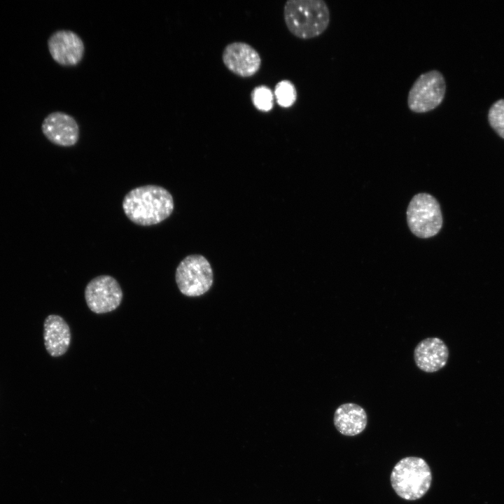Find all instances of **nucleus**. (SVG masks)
Returning <instances> with one entry per match:
<instances>
[{
    "instance_id": "4468645a",
    "label": "nucleus",
    "mask_w": 504,
    "mask_h": 504,
    "mask_svg": "<svg viewBox=\"0 0 504 504\" xmlns=\"http://www.w3.org/2000/svg\"><path fill=\"white\" fill-rule=\"evenodd\" d=\"M274 95L280 106L289 108L295 103L298 92L295 85L290 80L285 79L276 84Z\"/></svg>"
},
{
    "instance_id": "9d476101",
    "label": "nucleus",
    "mask_w": 504,
    "mask_h": 504,
    "mask_svg": "<svg viewBox=\"0 0 504 504\" xmlns=\"http://www.w3.org/2000/svg\"><path fill=\"white\" fill-rule=\"evenodd\" d=\"M41 131L49 141L59 146H73L79 139L77 121L62 111H54L46 115L41 124Z\"/></svg>"
},
{
    "instance_id": "423d86ee",
    "label": "nucleus",
    "mask_w": 504,
    "mask_h": 504,
    "mask_svg": "<svg viewBox=\"0 0 504 504\" xmlns=\"http://www.w3.org/2000/svg\"><path fill=\"white\" fill-rule=\"evenodd\" d=\"M213 271L207 259L192 254L184 258L175 272L180 292L188 297H197L206 293L213 284Z\"/></svg>"
},
{
    "instance_id": "f257e3e1",
    "label": "nucleus",
    "mask_w": 504,
    "mask_h": 504,
    "mask_svg": "<svg viewBox=\"0 0 504 504\" xmlns=\"http://www.w3.org/2000/svg\"><path fill=\"white\" fill-rule=\"evenodd\" d=\"M172 194L164 188L145 185L129 191L123 198L122 209L132 223L141 226L158 224L172 214Z\"/></svg>"
},
{
    "instance_id": "2eb2a0df",
    "label": "nucleus",
    "mask_w": 504,
    "mask_h": 504,
    "mask_svg": "<svg viewBox=\"0 0 504 504\" xmlns=\"http://www.w3.org/2000/svg\"><path fill=\"white\" fill-rule=\"evenodd\" d=\"M251 98L254 107L260 111L268 112L274 106V93L266 85H260L254 88Z\"/></svg>"
},
{
    "instance_id": "0eeeda50",
    "label": "nucleus",
    "mask_w": 504,
    "mask_h": 504,
    "mask_svg": "<svg viewBox=\"0 0 504 504\" xmlns=\"http://www.w3.org/2000/svg\"><path fill=\"white\" fill-rule=\"evenodd\" d=\"M85 300L88 308L95 314H106L116 309L123 298L118 281L110 275H99L87 284Z\"/></svg>"
},
{
    "instance_id": "39448f33",
    "label": "nucleus",
    "mask_w": 504,
    "mask_h": 504,
    "mask_svg": "<svg viewBox=\"0 0 504 504\" xmlns=\"http://www.w3.org/2000/svg\"><path fill=\"white\" fill-rule=\"evenodd\" d=\"M446 81L437 69L421 74L411 86L407 99L408 108L416 113H425L438 108L446 94Z\"/></svg>"
},
{
    "instance_id": "f8f14e48",
    "label": "nucleus",
    "mask_w": 504,
    "mask_h": 504,
    "mask_svg": "<svg viewBox=\"0 0 504 504\" xmlns=\"http://www.w3.org/2000/svg\"><path fill=\"white\" fill-rule=\"evenodd\" d=\"M71 339V330L65 320L56 314L48 315L43 323V340L47 352L52 357L64 355Z\"/></svg>"
},
{
    "instance_id": "ddd939ff",
    "label": "nucleus",
    "mask_w": 504,
    "mask_h": 504,
    "mask_svg": "<svg viewBox=\"0 0 504 504\" xmlns=\"http://www.w3.org/2000/svg\"><path fill=\"white\" fill-rule=\"evenodd\" d=\"M333 422L336 429L346 436H355L361 433L368 424L365 410L358 404L344 403L335 411Z\"/></svg>"
},
{
    "instance_id": "1a4fd4ad",
    "label": "nucleus",
    "mask_w": 504,
    "mask_h": 504,
    "mask_svg": "<svg viewBox=\"0 0 504 504\" xmlns=\"http://www.w3.org/2000/svg\"><path fill=\"white\" fill-rule=\"evenodd\" d=\"M48 48L53 60L64 66L77 65L85 53L81 38L76 32L67 29L52 33L48 39Z\"/></svg>"
},
{
    "instance_id": "20e7f679",
    "label": "nucleus",
    "mask_w": 504,
    "mask_h": 504,
    "mask_svg": "<svg viewBox=\"0 0 504 504\" xmlns=\"http://www.w3.org/2000/svg\"><path fill=\"white\" fill-rule=\"evenodd\" d=\"M407 221L410 231L417 237L427 239L438 234L443 220L438 200L428 193L415 195L407 209Z\"/></svg>"
},
{
    "instance_id": "dca6fc26",
    "label": "nucleus",
    "mask_w": 504,
    "mask_h": 504,
    "mask_svg": "<svg viewBox=\"0 0 504 504\" xmlns=\"http://www.w3.org/2000/svg\"><path fill=\"white\" fill-rule=\"evenodd\" d=\"M488 117L493 129L504 139V99L496 101L491 106Z\"/></svg>"
},
{
    "instance_id": "f03ea898",
    "label": "nucleus",
    "mask_w": 504,
    "mask_h": 504,
    "mask_svg": "<svg viewBox=\"0 0 504 504\" xmlns=\"http://www.w3.org/2000/svg\"><path fill=\"white\" fill-rule=\"evenodd\" d=\"M284 20L292 35L311 39L327 29L330 12L323 0H288L284 6Z\"/></svg>"
},
{
    "instance_id": "7ed1b4c3",
    "label": "nucleus",
    "mask_w": 504,
    "mask_h": 504,
    "mask_svg": "<svg viewBox=\"0 0 504 504\" xmlns=\"http://www.w3.org/2000/svg\"><path fill=\"white\" fill-rule=\"evenodd\" d=\"M432 474L426 461L419 457L402 458L393 467L391 484L396 494L407 500L422 498L430 489Z\"/></svg>"
},
{
    "instance_id": "9b49d317",
    "label": "nucleus",
    "mask_w": 504,
    "mask_h": 504,
    "mask_svg": "<svg viewBox=\"0 0 504 504\" xmlns=\"http://www.w3.org/2000/svg\"><path fill=\"white\" fill-rule=\"evenodd\" d=\"M449 349L440 338L427 337L420 341L414 350L416 365L421 371L433 373L443 368L448 360Z\"/></svg>"
},
{
    "instance_id": "6e6552de",
    "label": "nucleus",
    "mask_w": 504,
    "mask_h": 504,
    "mask_svg": "<svg viewBox=\"0 0 504 504\" xmlns=\"http://www.w3.org/2000/svg\"><path fill=\"white\" fill-rule=\"evenodd\" d=\"M222 61L230 71L241 78H248L256 74L262 64L258 50L242 41L227 44L223 50Z\"/></svg>"
}]
</instances>
